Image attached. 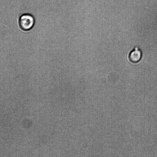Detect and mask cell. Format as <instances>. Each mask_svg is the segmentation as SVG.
<instances>
[{
    "instance_id": "obj_1",
    "label": "cell",
    "mask_w": 157,
    "mask_h": 157,
    "mask_svg": "<svg viewBox=\"0 0 157 157\" xmlns=\"http://www.w3.org/2000/svg\"><path fill=\"white\" fill-rule=\"evenodd\" d=\"M35 21L33 15L29 13H25L20 16L18 22L21 29L24 31H27L33 27Z\"/></svg>"
},
{
    "instance_id": "obj_2",
    "label": "cell",
    "mask_w": 157,
    "mask_h": 157,
    "mask_svg": "<svg viewBox=\"0 0 157 157\" xmlns=\"http://www.w3.org/2000/svg\"><path fill=\"white\" fill-rule=\"evenodd\" d=\"M141 52L137 47H136L129 53L128 58L129 60L133 63L139 61L141 57Z\"/></svg>"
}]
</instances>
